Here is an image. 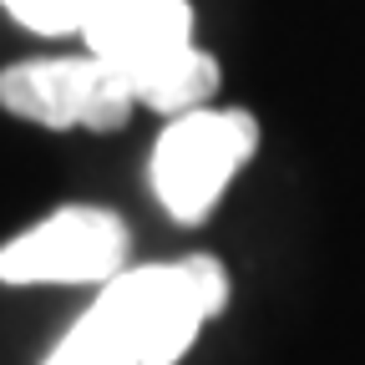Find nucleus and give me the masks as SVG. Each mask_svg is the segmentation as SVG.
<instances>
[{"label": "nucleus", "mask_w": 365, "mask_h": 365, "mask_svg": "<svg viewBox=\"0 0 365 365\" xmlns=\"http://www.w3.org/2000/svg\"><path fill=\"white\" fill-rule=\"evenodd\" d=\"M193 26L198 21L188 0H86L81 11L86 51L117 66L127 86L173 51L193 46Z\"/></svg>", "instance_id": "nucleus-5"}, {"label": "nucleus", "mask_w": 365, "mask_h": 365, "mask_svg": "<svg viewBox=\"0 0 365 365\" xmlns=\"http://www.w3.org/2000/svg\"><path fill=\"white\" fill-rule=\"evenodd\" d=\"M132 228L97 203H66L0 244V284H107L127 269Z\"/></svg>", "instance_id": "nucleus-3"}, {"label": "nucleus", "mask_w": 365, "mask_h": 365, "mask_svg": "<svg viewBox=\"0 0 365 365\" xmlns=\"http://www.w3.org/2000/svg\"><path fill=\"white\" fill-rule=\"evenodd\" d=\"M254 148H259L254 112H213V107L182 112L158 137L148 182H153L158 203L168 208V218L193 228V223H208L223 188L239 178V168L254 158Z\"/></svg>", "instance_id": "nucleus-2"}, {"label": "nucleus", "mask_w": 365, "mask_h": 365, "mask_svg": "<svg viewBox=\"0 0 365 365\" xmlns=\"http://www.w3.org/2000/svg\"><path fill=\"white\" fill-rule=\"evenodd\" d=\"M0 11L36 36H81L86 0H0Z\"/></svg>", "instance_id": "nucleus-7"}, {"label": "nucleus", "mask_w": 365, "mask_h": 365, "mask_svg": "<svg viewBox=\"0 0 365 365\" xmlns=\"http://www.w3.org/2000/svg\"><path fill=\"white\" fill-rule=\"evenodd\" d=\"M0 107L51 132H66V127L117 132L127 127L137 97L117 66L86 51V56H41V61L6 66L0 71Z\"/></svg>", "instance_id": "nucleus-4"}, {"label": "nucleus", "mask_w": 365, "mask_h": 365, "mask_svg": "<svg viewBox=\"0 0 365 365\" xmlns=\"http://www.w3.org/2000/svg\"><path fill=\"white\" fill-rule=\"evenodd\" d=\"M228 304V269L213 254L122 269L51 345L46 365H178Z\"/></svg>", "instance_id": "nucleus-1"}, {"label": "nucleus", "mask_w": 365, "mask_h": 365, "mask_svg": "<svg viewBox=\"0 0 365 365\" xmlns=\"http://www.w3.org/2000/svg\"><path fill=\"white\" fill-rule=\"evenodd\" d=\"M213 91H218V56H208L198 41L173 51L168 61H158L153 71H143L132 81L137 107H153L163 117H182V112L208 107Z\"/></svg>", "instance_id": "nucleus-6"}]
</instances>
